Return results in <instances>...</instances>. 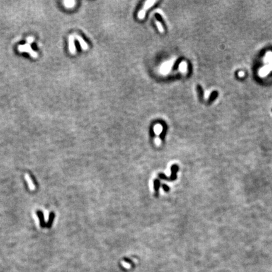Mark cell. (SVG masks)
Returning <instances> with one entry per match:
<instances>
[{
  "label": "cell",
  "instance_id": "6da1fadb",
  "mask_svg": "<svg viewBox=\"0 0 272 272\" xmlns=\"http://www.w3.org/2000/svg\"><path fill=\"white\" fill-rule=\"evenodd\" d=\"M18 49L19 52H27V53H28L30 55V56H31L32 57L35 58V59L38 57L37 52L34 51V50L32 49L30 44H28V43H26V44L20 45L18 47Z\"/></svg>",
  "mask_w": 272,
  "mask_h": 272
},
{
  "label": "cell",
  "instance_id": "7a4b0ae2",
  "mask_svg": "<svg viewBox=\"0 0 272 272\" xmlns=\"http://www.w3.org/2000/svg\"><path fill=\"white\" fill-rule=\"evenodd\" d=\"M174 64V61H170L168 62H164L161 68V72L163 75H167L172 68Z\"/></svg>",
  "mask_w": 272,
  "mask_h": 272
},
{
  "label": "cell",
  "instance_id": "3957f363",
  "mask_svg": "<svg viewBox=\"0 0 272 272\" xmlns=\"http://www.w3.org/2000/svg\"><path fill=\"white\" fill-rule=\"evenodd\" d=\"M75 38L74 35H70L69 37V50L72 54H75L76 53V49L75 43Z\"/></svg>",
  "mask_w": 272,
  "mask_h": 272
},
{
  "label": "cell",
  "instance_id": "277c9868",
  "mask_svg": "<svg viewBox=\"0 0 272 272\" xmlns=\"http://www.w3.org/2000/svg\"><path fill=\"white\" fill-rule=\"evenodd\" d=\"M75 37L78 40V41L79 42L80 46H81V48H82L83 50H87V49H88V43L86 42L85 40H84V39H83L81 36L78 35H75Z\"/></svg>",
  "mask_w": 272,
  "mask_h": 272
},
{
  "label": "cell",
  "instance_id": "5b68a950",
  "mask_svg": "<svg viewBox=\"0 0 272 272\" xmlns=\"http://www.w3.org/2000/svg\"><path fill=\"white\" fill-rule=\"evenodd\" d=\"M156 2V1H155V0H154V1L149 0V1H145L144 3V6H143V8H142V10H143L144 11H145V12H146L147 10L149 9V8H150L151 7H152Z\"/></svg>",
  "mask_w": 272,
  "mask_h": 272
},
{
  "label": "cell",
  "instance_id": "8992f818",
  "mask_svg": "<svg viewBox=\"0 0 272 272\" xmlns=\"http://www.w3.org/2000/svg\"><path fill=\"white\" fill-rule=\"evenodd\" d=\"M179 70L181 73H185L187 71V63L185 61H183L179 64Z\"/></svg>",
  "mask_w": 272,
  "mask_h": 272
},
{
  "label": "cell",
  "instance_id": "52a82bcc",
  "mask_svg": "<svg viewBox=\"0 0 272 272\" xmlns=\"http://www.w3.org/2000/svg\"><path fill=\"white\" fill-rule=\"evenodd\" d=\"M25 178L26 180L27 181V183H28L30 189H31V190H34V189L35 188V185H33L32 180L30 178V176H29L28 174H26L25 175Z\"/></svg>",
  "mask_w": 272,
  "mask_h": 272
},
{
  "label": "cell",
  "instance_id": "ba28073f",
  "mask_svg": "<svg viewBox=\"0 0 272 272\" xmlns=\"http://www.w3.org/2000/svg\"><path fill=\"white\" fill-rule=\"evenodd\" d=\"M163 130V126L161 124L158 123V124L155 125V126L154 127V131L156 134L159 135L162 132Z\"/></svg>",
  "mask_w": 272,
  "mask_h": 272
},
{
  "label": "cell",
  "instance_id": "9c48e42d",
  "mask_svg": "<svg viewBox=\"0 0 272 272\" xmlns=\"http://www.w3.org/2000/svg\"><path fill=\"white\" fill-rule=\"evenodd\" d=\"M63 3L66 8H72L75 6L76 2L75 1H64Z\"/></svg>",
  "mask_w": 272,
  "mask_h": 272
},
{
  "label": "cell",
  "instance_id": "30bf717a",
  "mask_svg": "<svg viewBox=\"0 0 272 272\" xmlns=\"http://www.w3.org/2000/svg\"><path fill=\"white\" fill-rule=\"evenodd\" d=\"M155 23H156V25L157 27H158V30H159V32L163 33L164 32V28H163V27L162 24H161V23H160L159 21H156Z\"/></svg>",
  "mask_w": 272,
  "mask_h": 272
},
{
  "label": "cell",
  "instance_id": "8fae6325",
  "mask_svg": "<svg viewBox=\"0 0 272 272\" xmlns=\"http://www.w3.org/2000/svg\"><path fill=\"white\" fill-rule=\"evenodd\" d=\"M145 12L143 10H141L139 11V12L138 13V18L139 19H143L145 17Z\"/></svg>",
  "mask_w": 272,
  "mask_h": 272
},
{
  "label": "cell",
  "instance_id": "7c38bea8",
  "mask_svg": "<svg viewBox=\"0 0 272 272\" xmlns=\"http://www.w3.org/2000/svg\"><path fill=\"white\" fill-rule=\"evenodd\" d=\"M33 40H34V39H33V37H27V43H28V44H31L33 42Z\"/></svg>",
  "mask_w": 272,
  "mask_h": 272
},
{
  "label": "cell",
  "instance_id": "4fadbf2b",
  "mask_svg": "<svg viewBox=\"0 0 272 272\" xmlns=\"http://www.w3.org/2000/svg\"><path fill=\"white\" fill-rule=\"evenodd\" d=\"M44 217H45V220L47 221L49 219V212L47 211H45L44 213Z\"/></svg>",
  "mask_w": 272,
  "mask_h": 272
}]
</instances>
